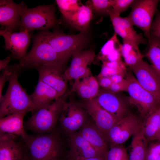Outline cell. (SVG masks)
<instances>
[{"mask_svg":"<svg viewBox=\"0 0 160 160\" xmlns=\"http://www.w3.org/2000/svg\"><path fill=\"white\" fill-rule=\"evenodd\" d=\"M23 141L31 160H60L63 158L64 146L60 135L53 132L28 135Z\"/></svg>","mask_w":160,"mask_h":160,"instance_id":"6da1fadb","label":"cell"},{"mask_svg":"<svg viewBox=\"0 0 160 160\" xmlns=\"http://www.w3.org/2000/svg\"><path fill=\"white\" fill-rule=\"evenodd\" d=\"M21 70L20 64L13 71L9 81L7 91L0 101V118L19 112H30L32 106L30 95L23 88L18 80Z\"/></svg>","mask_w":160,"mask_h":160,"instance_id":"7a4b0ae2","label":"cell"},{"mask_svg":"<svg viewBox=\"0 0 160 160\" xmlns=\"http://www.w3.org/2000/svg\"><path fill=\"white\" fill-rule=\"evenodd\" d=\"M66 97L64 94L33 114L25 123L26 128L37 134L53 132L61 113Z\"/></svg>","mask_w":160,"mask_h":160,"instance_id":"3957f363","label":"cell"},{"mask_svg":"<svg viewBox=\"0 0 160 160\" xmlns=\"http://www.w3.org/2000/svg\"><path fill=\"white\" fill-rule=\"evenodd\" d=\"M53 4L42 5L28 8L24 4L21 12L20 31H42L55 27L58 21Z\"/></svg>","mask_w":160,"mask_h":160,"instance_id":"277c9868","label":"cell"},{"mask_svg":"<svg viewBox=\"0 0 160 160\" xmlns=\"http://www.w3.org/2000/svg\"><path fill=\"white\" fill-rule=\"evenodd\" d=\"M38 33L66 62L71 56L81 51L88 40L84 32L69 35L58 31L50 32L47 29L41 31Z\"/></svg>","mask_w":160,"mask_h":160,"instance_id":"5b68a950","label":"cell"},{"mask_svg":"<svg viewBox=\"0 0 160 160\" xmlns=\"http://www.w3.org/2000/svg\"><path fill=\"white\" fill-rule=\"evenodd\" d=\"M30 50L19 61L21 69L34 68L43 65L52 64L64 67L66 62L60 57L52 46L38 33L33 37Z\"/></svg>","mask_w":160,"mask_h":160,"instance_id":"8992f818","label":"cell"},{"mask_svg":"<svg viewBox=\"0 0 160 160\" xmlns=\"http://www.w3.org/2000/svg\"><path fill=\"white\" fill-rule=\"evenodd\" d=\"M125 79L129 102L142 116L147 118L160 106V98L144 88L131 73L128 74Z\"/></svg>","mask_w":160,"mask_h":160,"instance_id":"52a82bcc","label":"cell"},{"mask_svg":"<svg viewBox=\"0 0 160 160\" xmlns=\"http://www.w3.org/2000/svg\"><path fill=\"white\" fill-rule=\"evenodd\" d=\"M159 0H134L131 10L126 17L132 23L140 28L148 39L153 16L156 12Z\"/></svg>","mask_w":160,"mask_h":160,"instance_id":"ba28073f","label":"cell"},{"mask_svg":"<svg viewBox=\"0 0 160 160\" xmlns=\"http://www.w3.org/2000/svg\"><path fill=\"white\" fill-rule=\"evenodd\" d=\"M88 115L83 104L70 99L65 100L58 121L67 135L80 129L88 121Z\"/></svg>","mask_w":160,"mask_h":160,"instance_id":"9c48e42d","label":"cell"},{"mask_svg":"<svg viewBox=\"0 0 160 160\" xmlns=\"http://www.w3.org/2000/svg\"><path fill=\"white\" fill-rule=\"evenodd\" d=\"M143 125V123H141L136 116L130 113L117 120L105 136L109 147L122 145L138 132Z\"/></svg>","mask_w":160,"mask_h":160,"instance_id":"30bf717a","label":"cell"},{"mask_svg":"<svg viewBox=\"0 0 160 160\" xmlns=\"http://www.w3.org/2000/svg\"><path fill=\"white\" fill-rule=\"evenodd\" d=\"M0 35L4 39V49L10 51L15 59L20 61L26 56L31 41L30 32H10L2 29Z\"/></svg>","mask_w":160,"mask_h":160,"instance_id":"8fae6325","label":"cell"},{"mask_svg":"<svg viewBox=\"0 0 160 160\" xmlns=\"http://www.w3.org/2000/svg\"><path fill=\"white\" fill-rule=\"evenodd\" d=\"M64 67L47 64L36 68L39 76V80L47 84L56 91L60 96L64 95L67 88V81L65 78Z\"/></svg>","mask_w":160,"mask_h":160,"instance_id":"7c38bea8","label":"cell"},{"mask_svg":"<svg viewBox=\"0 0 160 160\" xmlns=\"http://www.w3.org/2000/svg\"><path fill=\"white\" fill-rule=\"evenodd\" d=\"M68 136L69 150L66 160H82L94 157L105 159L78 132L71 133Z\"/></svg>","mask_w":160,"mask_h":160,"instance_id":"4fadbf2b","label":"cell"},{"mask_svg":"<svg viewBox=\"0 0 160 160\" xmlns=\"http://www.w3.org/2000/svg\"><path fill=\"white\" fill-rule=\"evenodd\" d=\"M24 4L12 0L0 1V24L6 31L13 32L20 28L21 12Z\"/></svg>","mask_w":160,"mask_h":160,"instance_id":"5bb4252c","label":"cell"},{"mask_svg":"<svg viewBox=\"0 0 160 160\" xmlns=\"http://www.w3.org/2000/svg\"><path fill=\"white\" fill-rule=\"evenodd\" d=\"M131 69L140 85L160 98V78L151 65L142 60Z\"/></svg>","mask_w":160,"mask_h":160,"instance_id":"9a60e30c","label":"cell"},{"mask_svg":"<svg viewBox=\"0 0 160 160\" xmlns=\"http://www.w3.org/2000/svg\"><path fill=\"white\" fill-rule=\"evenodd\" d=\"M116 93L105 89L100 90L94 99L100 106L118 120L129 113L125 102Z\"/></svg>","mask_w":160,"mask_h":160,"instance_id":"2e32d148","label":"cell"},{"mask_svg":"<svg viewBox=\"0 0 160 160\" xmlns=\"http://www.w3.org/2000/svg\"><path fill=\"white\" fill-rule=\"evenodd\" d=\"M108 15L112 22L115 33L123 39V41H128L139 45L145 44L146 40L142 35L138 33L135 30L133 25L126 17H123L117 14L112 8Z\"/></svg>","mask_w":160,"mask_h":160,"instance_id":"e0dca14e","label":"cell"},{"mask_svg":"<svg viewBox=\"0 0 160 160\" xmlns=\"http://www.w3.org/2000/svg\"><path fill=\"white\" fill-rule=\"evenodd\" d=\"M83 105L105 138L107 133L117 120L100 106L94 99L85 100Z\"/></svg>","mask_w":160,"mask_h":160,"instance_id":"ac0fdd59","label":"cell"},{"mask_svg":"<svg viewBox=\"0 0 160 160\" xmlns=\"http://www.w3.org/2000/svg\"><path fill=\"white\" fill-rule=\"evenodd\" d=\"M17 136L0 133V160H21L27 152L24 144L16 140Z\"/></svg>","mask_w":160,"mask_h":160,"instance_id":"d6986e66","label":"cell"},{"mask_svg":"<svg viewBox=\"0 0 160 160\" xmlns=\"http://www.w3.org/2000/svg\"><path fill=\"white\" fill-rule=\"evenodd\" d=\"M78 132L105 159L109 147L105 137L94 122L88 120Z\"/></svg>","mask_w":160,"mask_h":160,"instance_id":"ffe728a7","label":"cell"},{"mask_svg":"<svg viewBox=\"0 0 160 160\" xmlns=\"http://www.w3.org/2000/svg\"><path fill=\"white\" fill-rule=\"evenodd\" d=\"M30 95L32 106L30 112L32 114L61 96L55 89L40 80H38L33 92Z\"/></svg>","mask_w":160,"mask_h":160,"instance_id":"44dd1931","label":"cell"},{"mask_svg":"<svg viewBox=\"0 0 160 160\" xmlns=\"http://www.w3.org/2000/svg\"><path fill=\"white\" fill-rule=\"evenodd\" d=\"M99 91L98 81L92 74L90 71L75 80L71 89L72 92H76L85 100L94 99Z\"/></svg>","mask_w":160,"mask_h":160,"instance_id":"7402d4cb","label":"cell"},{"mask_svg":"<svg viewBox=\"0 0 160 160\" xmlns=\"http://www.w3.org/2000/svg\"><path fill=\"white\" fill-rule=\"evenodd\" d=\"M25 112L14 113L0 118V133H7L21 137L22 140L28 135L25 131L23 118Z\"/></svg>","mask_w":160,"mask_h":160,"instance_id":"603a6c76","label":"cell"},{"mask_svg":"<svg viewBox=\"0 0 160 160\" xmlns=\"http://www.w3.org/2000/svg\"><path fill=\"white\" fill-rule=\"evenodd\" d=\"M92 17V11L88 5H82L71 17L65 20L71 25L81 32L89 28Z\"/></svg>","mask_w":160,"mask_h":160,"instance_id":"cb8c5ba5","label":"cell"},{"mask_svg":"<svg viewBox=\"0 0 160 160\" xmlns=\"http://www.w3.org/2000/svg\"><path fill=\"white\" fill-rule=\"evenodd\" d=\"M143 126L133 136L129 160H145L148 141L144 135Z\"/></svg>","mask_w":160,"mask_h":160,"instance_id":"d4e9b609","label":"cell"},{"mask_svg":"<svg viewBox=\"0 0 160 160\" xmlns=\"http://www.w3.org/2000/svg\"><path fill=\"white\" fill-rule=\"evenodd\" d=\"M139 45L128 41H123L120 47V52L125 63L131 69L143 60V56L140 52Z\"/></svg>","mask_w":160,"mask_h":160,"instance_id":"484cf974","label":"cell"},{"mask_svg":"<svg viewBox=\"0 0 160 160\" xmlns=\"http://www.w3.org/2000/svg\"><path fill=\"white\" fill-rule=\"evenodd\" d=\"M159 107L146 118L143 123V134L148 142L156 140L159 128Z\"/></svg>","mask_w":160,"mask_h":160,"instance_id":"4316f807","label":"cell"},{"mask_svg":"<svg viewBox=\"0 0 160 160\" xmlns=\"http://www.w3.org/2000/svg\"><path fill=\"white\" fill-rule=\"evenodd\" d=\"M148 40L149 48L146 55L151 66L160 78V39L150 34Z\"/></svg>","mask_w":160,"mask_h":160,"instance_id":"83f0119b","label":"cell"},{"mask_svg":"<svg viewBox=\"0 0 160 160\" xmlns=\"http://www.w3.org/2000/svg\"><path fill=\"white\" fill-rule=\"evenodd\" d=\"M73 56L71 64L67 69L72 70L80 67H87L94 60L95 53L93 50L89 49L76 52Z\"/></svg>","mask_w":160,"mask_h":160,"instance_id":"f1b7e54d","label":"cell"},{"mask_svg":"<svg viewBox=\"0 0 160 160\" xmlns=\"http://www.w3.org/2000/svg\"><path fill=\"white\" fill-rule=\"evenodd\" d=\"M56 2L65 20L71 17L80 6L77 0H56Z\"/></svg>","mask_w":160,"mask_h":160,"instance_id":"f546056e","label":"cell"},{"mask_svg":"<svg viewBox=\"0 0 160 160\" xmlns=\"http://www.w3.org/2000/svg\"><path fill=\"white\" fill-rule=\"evenodd\" d=\"M105 160H129V156L122 144L116 145L110 147Z\"/></svg>","mask_w":160,"mask_h":160,"instance_id":"4dcf8cb0","label":"cell"},{"mask_svg":"<svg viewBox=\"0 0 160 160\" xmlns=\"http://www.w3.org/2000/svg\"><path fill=\"white\" fill-rule=\"evenodd\" d=\"M89 5H87L97 13L108 15L112 8L113 0H92L89 1Z\"/></svg>","mask_w":160,"mask_h":160,"instance_id":"1f68e13d","label":"cell"},{"mask_svg":"<svg viewBox=\"0 0 160 160\" xmlns=\"http://www.w3.org/2000/svg\"><path fill=\"white\" fill-rule=\"evenodd\" d=\"M117 34L115 33L112 37L108 40L102 48L100 54V58L103 60L108 55L117 48L116 46L119 44L116 36Z\"/></svg>","mask_w":160,"mask_h":160,"instance_id":"d6a6232c","label":"cell"},{"mask_svg":"<svg viewBox=\"0 0 160 160\" xmlns=\"http://www.w3.org/2000/svg\"><path fill=\"white\" fill-rule=\"evenodd\" d=\"M18 65V64L9 65L2 71L0 76V101L3 96L2 90L5 82L9 81L13 71Z\"/></svg>","mask_w":160,"mask_h":160,"instance_id":"836d02e7","label":"cell"},{"mask_svg":"<svg viewBox=\"0 0 160 160\" xmlns=\"http://www.w3.org/2000/svg\"><path fill=\"white\" fill-rule=\"evenodd\" d=\"M160 156V141L151 143L148 146L145 160H157Z\"/></svg>","mask_w":160,"mask_h":160,"instance_id":"e575fe53","label":"cell"},{"mask_svg":"<svg viewBox=\"0 0 160 160\" xmlns=\"http://www.w3.org/2000/svg\"><path fill=\"white\" fill-rule=\"evenodd\" d=\"M134 1L133 0H113L112 10L117 14L120 15L126 11Z\"/></svg>","mask_w":160,"mask_h":160,"instance_id":"d590c367","label":"cell"},{"mask_svg":"<svg viewBox=\"0 0 160 160\" xmlns=\"http://www.w3.org/2000/svg\"><path fill=\"white\" fill-rule=\"evenodd\" d=\"M124 68L115 69L110 68L103 64L101 71L97 78L102 77H110L117 74H122Z\"/></svg>","mask_w":160,"mask_h":160,"instance_id":"8d00e7d4","label":"cell"},{"mask_svg":"<svg viewBox=\"0 0 160 160\" xmlns=\"http://www.w3.org/2000/svg\"><path fill=\"white\" fill-rule=\"evenodd\" d=\"M150 34L154 35L160 39V12L157 13L152 22Z\"/></svg>","mask_w":160,"mask_h":160,"instance_id":"74e56055","label":"cell"},{"mask_svg":"<svg viewBox=\"0 0 160 160\" xmlns=\"http://www.w3.org/2000/svg\"><path fill=\"white\" fill-rule=\"evenodd\" d=\"M127 82L126 79L120 83H112L107 90L114 93L124 91L126 92Z\"/></svg>","mask_w":160,"mask_h":160,"instance_id":"f35d334b","label":"cell"},{"mask_svg":"<svg viewBox=\"0 0 160 160\" xmlns=\"http://www.w3.org/2000/svg\"><path fill=\"white\" fill-rule=\"evenodd\" d=\"M97 78L99 85L105 89H108L112 83L110 77H102Z\"/></svg>","mask_w":160,"mask_h":160,"instance_id":"ab89813d","label":"cell"},{"mask_svg":"<svg viewBox=\"0 0 160 160\" xmlns=\"http://www.w3.org/2000/svg\"><path fill=\"white\" fill-rule=\"evenodd\" d=\"M110 78L112 83H121L125 79L123 77L122 74H116L111 76Z\"/></svg>","mask_w":160,"mask_h":160,"instance_id":"60d3db41","label":"cell"},{"mask_svg":"<svg viewBox=\"0 0 160 160\" xmlns=\"http://www.w3.org/2000/svg\"><path fill=\"white\" fill-rule=\"evenodd\" d=\"M11 57L8 56L5 58L0 60V70L2 71L6 68L9 65L10 61L11 60Z\"/></svg>","mask_w":160,"mask_h":160,"instance_id":"b9f144b4","label":"cell"},{"mask_svg":"<svg viewBox=\"0 0 160 160\" xmlns=\"http://www.w3.org/2000/svg\"><path fill=\"white\" fill-rule=\"evenodd\" d=\"M82 160H105L102 158L99 157H94L88 158Z\"/></svg>","mask_w":160,"mask_h":160,"instance_id":"7bdbcfd3","label":"cell"},{"mask_svg":"<svg viewBox=\"0 0 160 160\" xmlns=\"http://www.w3.org/2000/svg\"><path fill=\"white\" fill-rule=\"evenodd\" d=\"M21 160H31L27 152Z\"/></svg>","mask_w":160,"mask_h":160,"instance_id":"ee69618b","label":"cell"},{"mask_svg":"<svg viewBox=\"0 0 160 160\" xmlns=\"http://www.w3.org/2000/svg\"><path fill=\"white\" fill-rule=\"evenodd\" d=\"M156 140L160 141V132H159L157 135L156 137Z\"/></svg>","mask_w":160,"mask_h":160,"instance_id":"f6af8a7d","label":"cell"},{"mask_svg":"<svg viewBox=\"0 0 160 160\" xmlns=\"http://www.w3.org/2000/svg\"><path fill=\"white\" fill-rule=\"evenodd\" d=\"M159 130L158 133L159 132H160V106L159 107Z\"/></svg>","mask_w":160,"mask_h":160,"instance_id":"bcb514c9","label":"cell"},{"mask_svg":"<svg viewBox=\"0 0 160 160\" xmlns=\"http://www.w3.org/2000/svg\"><path fill=\"white\" fill-rule=\"evenodd\" d=\"M157 160H160V156L159 157V158H158Z\"/></svg>","mask_w":160,"mask_h":160,"instance_id":"7dc6e473","label":"cell"},{"mask_svg":"<svg viewBox=\"0 0 160 160\" xmlns=\"http://www.w3.org/2000/svg\"><path fill=\"white\" fill-rule=\"evenodd\" d=\"M60 160H66V159H61Z\"/></svg>","mask_w":160,"mask_h":160,"instance_id":"c3c4849f","label":"cell"}]
</instances>
